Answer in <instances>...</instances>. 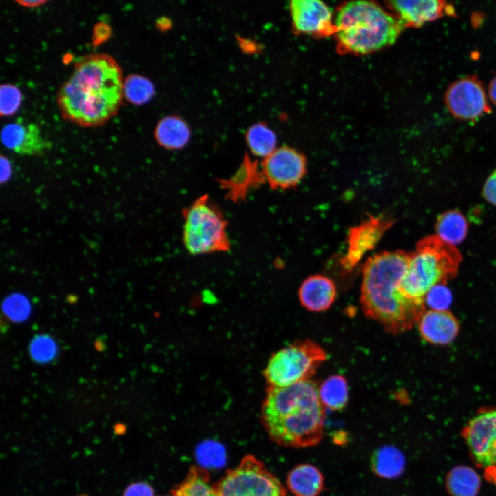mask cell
Listing matches in <instances>:
<instances>
[{"mask_svg":"<svg viewBox=\"0 0 496 496\" xmlns=\"http://www.w3.org/2000/svg\"><path fill=\"white\" fill-rule=\"evenodd\" d=\"M123 80L121 66L111 55L93 53L79 57L56 94L62 117L85 127L105 124L121 105Z\"/></svg>","mask_w":496,"mask_h":496,"instance_id":"1","label":"cell"},{"mask_svg":"<svg viewBox=\"0 0 496 496\" xmlns=\"http://www.w3.org/2000/svg\"><path fill=\"white\" fill-rule=\"evenodd\" d=\"M410 256L403 251L381 252L369 258L362 270V310L393 334L411 329L425 311V302L409 298L401 291Z\"/></svg>","mask_w":496,"mask_h":496,"instance_id":"2","label":"cell"},{"mask_svg":"<svg viewBox=\"0 0 496 496\" xmlns=\"http://www.w3.org/2000/svg\"><path fill=\"white\" fill-rule=\"evenodd\" d=\"M262 424L271 441L285 447L306 448L324 435L325 408L311 380L286 387H269L262 407Z\"/></svg>","mask_w":496,"mask_h":496,"instance_id":"3","label":"cell"},{"mask_svg":"<svg viewBox=\"0 0 496 496\" xmlns=\"http://www.w3.org/2000/svg\"><path fill=\"white\" fill-rule=\"evenodd\" d=\"M334 25L341 46L360 54L393 44L404 26L400 19L368 1H351L342 6Z\"/></svg>","mask_w":496,"mask_h":496,"instance_id":"4","label":"cell"},{"mask_svg":"<svg viewBox=\"0 0 496 496\" xmlns=\"http://www.w3.org/2000/svg\"><path fill=\"white\" fill-rule=\"evenodd\" d=\"M462 259L455 246L444 242L436 234L424 237L411 253L401 291L409 298L424 302L433 287L445 285L456 276Z\"/></svg>","mask_w":496,"mask_h":496,"instance_id":"5","label":"cell"},{"mask_svg":"<svg viewBox=\"0 0 496 496\" xmlns=\"http://www.w3.org/2000/svg\"><path fill=\"white\" fill-rule=\"evenodd\" d=\"M183 216V241L190 254L227 251L230 249L226 230L227 222L208 195L201 196L184 209Z\"/></svg>","mask_w":496,"mask_h":496,"instance_id":"6","label":"cell"},{"mask_svg":"<svg viewBox=\"0 0 496 496\" xmlns=\"http://www.w3.org/2000/svg\"><path fill=\"white\" fill-rule=\"evenodd\" d=\"M327 354L317 343L305 340L284 347L269 359L265 376L269 387H286L310 380Z\"/></svg>","mask_w":496,"mask_h":496,"instance_id":"7","label":"cell"},{"mask_svg":"<svg viewBox=\"0 0 496 496\" xmlns=\"http://www.w3.org/2000/svg\"><path fill=\"white\" fill-rule=\"evenodd\" d=\"M214 488L216 496H287L278 479L251 455L227 471Z\"/></svg>","mask_w":496,"mask_h":496,"instance_id":"8","label":"cell"},{"mask_svg":"<svg viewBox=\"0 0 496 496\" xmlns=\"http://www.w3.org/2000/svg\"><path fill=\"white\" fill-rule=\"evenodd\" d=\"M464 435L475 462L486 468H495L496 408L475 415L469 421Z\"/></svg>","mask_w":496,"mask_h":496,"instance_id":"9","label":"cell"},{"mask_svg":"<svg viewBox=\"0 0 496 496\" xmlns=\"http://www.w3.org/2000/svg\"><path fill=\"white\" fill-rule=\"evenodd\" d=\"M265 182L274 189L296 186L304 177L306 158L299 152L289 147L276 149L261 165Z\"/></svg>","mask_w":496,"mask_h":496,"instance_id":"10","label":"cell"},{"mask_svg":"<svg viewBox=\"0 0 496 496\" xmlns=\"http://www.w3.org/2000/svg\"><path fill=\"white\" fill-rule=\"evenodd\" d=\"M391 220L370 216L352 227L348 234L347 251L341 260L343 267L352 269L364 256L373 249L392 225Z\"/></svg>","mask_w":496,"mask_h":496,"instance_id":"11","label":"cell"},{"mask_svg":"<svg viewBox=\"0 0 496 496\" xmlns=\"http://www.w3.org/2000/svg\"><path fill=\"white\" fill-rule=\"evenodd\" d=\"M446 103L451 114L462 119L478 117L487 107L482 86L474 79L469 78L458 80L449 87Z\"/></svg>","mask_w":496,"mask_h":496,"instance_id":"12","label":"cell"},{"mask_svg":"<svg viewBox=\"0 0 496 496\" xmlns=\"http://www.w3.org/2000/svg\"><path fill=\"white\" fill-rule=\"evenodd\" d=\"M1 138L7 149L21 155L41 156L51 147V143L42 136L40 127L23 118L6 124Z\"/></svg>","mask_w":496,"mask_h":496,"instance_id":"13","label":"cell"},{"mask_svg":"<svg viewBox=\"0 0 496 496\" xmlns=\"http://www.w3.org/2000/svg\"><path fill=\"white\" fill-rule=\"evenodd\" d=\"M290 11L294 28L308 34L327 35L335 32L332 11L318 0H293Z\"/></svg>","mask_w":496,"mask_h":496,"instance_id":"14","label":"cell"},{"mask_svg":"<svg viewBox=\"0 0 496 496\" xmlns=\"http://www.w3.org/2000/svg\"><path fill=\"white\" fill-rule=\"evenodd\" d=\"M417 324L422 337L428 342L437 345L451 343L459 330L457 318L446 310L426 311Z\"/></svg>","mask_w":496,"mask_h":496,"instance_id":"15","label":"cell"},{"mask_svg":"<svg viewBox=\"0 0 496 496\" xmlns=\"http://www.w3.org/2000/svg\"><path fill=\"white\" fill-rule=\"evenodd\" d=\"M336 287L332 280L322 275H313L305 279L298 290L302 305L311 311L328 309L336 298Z\"/></svg>","mask_w":496,"mask_h":496,"instance_id":"16","label":"cell"},{"mask_svg":"<svg viewBox=\"0 0 496 496\" xmlns=\"http://www.w3.org/2000/svg\"><path fill=\"white\" fill-rule=\"evenodd\" d=\"M391 4L404 25L415 27L437 19L444 8L442 1L435 0L393 1Z\"/></svg>","mask_w":496,"mask_h":496,"instance_id":"17","label":"cell"},{"mask_svg":"<svg viewBox=\"0 0 496 496\" xmlns=\"http://www.w3.org/2000/svg\"><path fill=\"white\" fill-rule=\"evenodd\" d=\"M265 182L262 172L258 169L257 161H253L245 155L238 170L230 179L221 180V186L227 190V197L237 201L245 198L250 188L259 186Z\"/></svg>","mask_w":496,"mask_h":496,"instance_id":"18","label":"cell"},{"mask_svg":"<svg viewBox=\"0 0 496 496\" xmlns=\"http://www.w3.org/2000/svg\"><path fill=\"white\" fill-rule=\"evenodd\" d=\"M287 485L296 496H318L324 489V479L318 468L304 463L289 472Z\"/></svg>","mask_w":496,"mask_h":496,"instance_id":"19","label":"cell"},{"mask_svg":"<svg viewBox=\"0 0 496 496\" xmlns=\"http://www.w3.org/2000/svg\"><path fill=\"white\" fill-rule=\"evenodd\" d=\"M154 136L161 147L167 149H178L189 141L190 129L181 118L168 116L158 121L154 130Z\"/></svg>","mask_w":496,"mask_h":496,"instance_id":"20","label":"cell"},{"mask_svg":"<svg viewBox=\"0 0 496 496\" xmlns=\"http://www.w3.org/2000/svg\"><path fill=\"white\" fill-rule=\"evenodd\" d=\"M436 235L444 242L455 246L466 238L468 223L459 210L453 209L440 214L435 223Z\"/></svg>","mask_w":496,"mask_h":496,"instance_id":"21","label":"cell"},{"mask_svg":"<svg viewBox=\"0 0 496 496\" xmlns=\"http://www.w3.org/2000/svg\"><path fill=\"white\" fill-rule=\"evenodd\" d=\"M405 464L402 453L393 446H384L376 450L371 456V466L380 477L393 479L402 473Z\"/></svg>","mask_w":496,"mask_h":496,"instance_id":"22","label":"cell"},{"mask_svg":"<svg viewBox=\"0 0 496 496\" xmlns=\"http://www.w3.org/2000/svg\"><path fill=\"white\" fill-rule=\"evenodd\" d=\"M173 496H216L210 483L209 472L201 467L192 466L185 478L171 491Z\"/></svg>","mask_w":496,"mask_h":496,"instance_id":"23","label":"cell"},{"mask_svg":"<svg viewBox=\"0 0 496 496\" xmlns=\"http://www.w3.org/2000/svg\"><path fill=\"white\" fill-rule=\"evenodd\" d=\"M480 485L479 475L465 466L453 468L446 477L447 489L453 496H476Z\"/></svg>","mask_w":496,"mask_h":496,"instance_id":"24","label":"cell"},{"mask_svg":"<svg viewBox=\"0 0 496 496\" xmlns=\"http://www.w3.org/2000/svg\"><path fill=\"white\" fill-rule=\"evenodd\" d=\"M318 394L325 409L341 410L346 406L349 399L347 382L342 375H331L318 387Z\"/></svg>","mask_w":496,"mask_h":496,"instance_id":"25","label":"cell"},{"mask_svg":"<svg viewBox=\"0 0 496 496\" xmlns=\"http://www.w3.org/2000/svg\"><path fill=\"white\" fill-rule=\"evenodd\" d=\"M246 141L253 154L265 158L276 149L277 138L274 132L265 123H257L248 129Z\"/></svg>","mask_w":496,"mask_h":496,"instance_id":"26","label":"cell"},{"mask_svg":"<svg viewBox=\"0 0 496 496\" xmlns=\"http://www.w3.org/2000/svg\"><path fill=\"white\" fill-rule=\"evenodd\" d=\"M154 94V85L146 76L133 74L123 80V97L133 105H140L147 103Z\"/></svg>","mask_w":496,"mask_h":496,"instance_id":"27","label":"cell"},{"mask_svg":"<svg viewBox=\"0 0 496 496\" xmlns=\"http://www.w3.org/2000/svg\"><path fill=\"white\" fill-rule=\"evenodd\" d=\"M196 458L203 468H217L226 460L224 447L218 442L207 440L201 442L196 449Z\"/></svg>","mask_w":496,"mask_h":496,"instance_id":"28","label":"cell"},{"mask_svg":"<svg viewBox=\"0 0 496 496\" xmlns=\"http://www.w3.org/2000/svg\"><path fill=\"white\" fill-rule=\"evenodd\" d=\"M23 94L15 85L3 83L0 86V115L8 116L14 114L21 105Z\"/></svg>","mask_w":496,"mask_h":496,"instance_id":"29","label":"cell"},{"mask_svg":"<svg viewBox=\"0 0 496 496\" xmlns=\"http://www.w3.org/2000/svg\"><path fill=\"white\" fill-rule=\"evenodd\" d=\"M54 342L48 336L35 338L30 346L32 357L37 362H45L52 360L56 353Z\"/></svg>","mask_w":496,"mask_h":496,"instance_id":"30","label":"cell"},{"mask_svg":"<svg viewBox=\"0 0 496 496\" xmlns=\"http://www.w3.org/2000/svg\"><path fill=\"white\" fill-rule=\"evenodd\" d=\"M451 300L450 291L444 285H437L433 287L426 294L424 298L425 303H427L431 309L446 310Z\"/></svg>","mask_w":496,"mask_h":496,"instance_id":"31","label":"cell"},{"mask_svg":"<svg viewBox=\"0 0 496 496\" xmlns=\"http://www.w3.org/2000/svg\"><path fill=\"white\" fill-rule=\"evenodd\" d=\"M27 300L21 296L8 298L4 304L6 314L13 320H21L25 318L29 311Z\"/></svg>","mask_w":496,"mask_h":496,"instance_id":"32","label":"cell"},{"mask_svg":"<svg viewBox=\"0 0 496 496\" xmlns=\"http://www.w3.org/2000/svg\"><path fill=\"white\" fill-rule=\"evenodd\" d=\"M123 496H154V490L145 482H136L129 485Z\"/></svg>","mask_w":496,"mask_h":496,"instance_id":"33","label":"cell"},{"mask_svg":"<svg viewBox=\"0 0 496 496\" xmlns=\"http://www.w3.org/2000/svg\"><path fill=\"white\" fill-rule=\"evenodd\" d=\"M482 194L488 203L496 206V169L486 179Z\"/></svg>","mask_w":496,"mask_h":496,"instance_id":"34","label":"cell"},{"mask_svg":"<svg viewBox=\"0 0 496 496\" xmlns=\"http://www.w3.org/2000/svg\"><path fill=\"white\" fill-rule=\"evenodd\" d=\"M110 28L103 23H98L94 28L93 40L95 44L105 41L110 36Z\"/></svg>","mask_w":496,"mask_h":496,"instance_id":"35","label":"cell"},{"mask_svg":"<svg viewBox=\"0 0 496 496\" xmlns=\"http://www.w3.org/2000/svg\"><path fill=\"white\" fill-rule=\"evenodd\" d=\"M1 183L7 182L10 178L12 173V166L8 158L3 155H1Z\"/></svg>","mask_w":496,"mask_h":496,"instance_id":"36","label":"cell"},{"mask_svg":"<svg viewBox=\"0 0 496 496\" xmlns=\"http://www.w3.org/2000/svg\"><path fill=\"white\" fill-rule=\"evenodd\" d=\"M19 5L27 8H35L43 5L48 2L47 0H16Z\"/></svg>","mask_w":496,"mask_h":496,"instance_id":"37","label":"cell"},{"mask_svg":"<svg viewBox=\"0 0 496 496\" xmlns=\"http://www.w3.org/2000/svg\"><path fill=\"white\" fill-rule=\"evenodd\" d=\"M488 92L491 101L496 105V77L491 81Z\"/></svg>","mask_w":496,"mask_h":496,"instance_id":"38","label":"cell"},{"mask_svg":"<svg viewBox=\"0 0 496 496\" xmlns=\"http://www.w3.org/2000/svg\"><path fill=\"white\" fill-rule=\"evenodd\" d=\"M158 27L160 29H166L167 28L169 27L170 23L169 21L167 19H159V20L157 22Z\"/></svg>","mask_w":496,"mask_h":496,"instance_id":"39","label":"cell"},{"mask_svg":"<svg viewBox=\"0 0 496 496\" xmlns=\"http://www.w3.org/2000/svg\"><path fill=\"white\" fill-rule=\"evenodd\" d=\"M492 469L494 470V471H495L494 473H495V475H494V477H493V479H494V481H495V484H496V468H492Z\"/></svg>","mask_w":496,"mask_h":496,"instance_id":"40","label":"cell"},{"mask_svg":"<svg viewBox=\"0 0 496 496\" xmlns=\"http://www.w3.org/2000/svg\"><path fill=\"white\" fill-rule=\"evenodd\" d=\"M79 496H87V495H79Z\"/></svg>","mask_w":496,"mask_h":496,"instance_id":"41","label":"cell"},{"mask_svg":"<svg viewBox=\"0 0 496 496\" xmlns=\"http://www.w3.org/2000/svg\"><path fill=\"white\" fill-rule=\"evenodd\" d=\"M166 496H173V495H166Z\"/></svg>","mask_w":496,"mask_h":496,"instance_id":"42","label":"cell"}]
</instances>
